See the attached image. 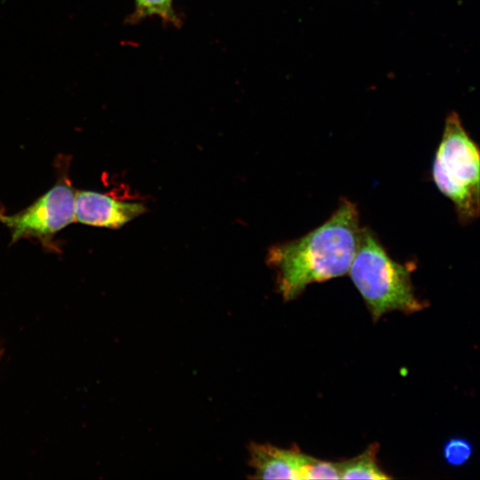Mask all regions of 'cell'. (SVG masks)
<instances>
[{"instance_id":"cell-9","label":"cell","mask_w":480,"mask_h":480,"mask_svg":"<svg viewBox=\"0 0 480 480\" xmlns=\"http://www.w3.org/2000/svg\"><path fill=\"white\" fill-rule=\"evenodd\" d=\"M340 462H330L311 458L306 467L303 479H340Z\"/></svg>"},{"instance_id":"cell-3","label":"cell","mask_w":480,"mask_h":480,"mask_svg":"<svg viewBox=\"0 0 480 480\" xmlns=\"http://www.w3.org/2000/svg\"><path fill=\"white\" fill-rule=\"evenodd\" d=\"M431 175L437 189L453 204L460 225L480 217V146L454 111L445 119Z\"/></svg>"},{"instance_id":"cell-4","label":"cell","mask_w":480,"mask_h":480,"mask_svg":"<svg viewBox=\"0 0 480 480\" xmlns=\"http://www.w3.org/2000/svg\"><path fill=\"white\" fill-rule=\"evenodd\" d=\"M12 231V239L49 236L76 220V193L65 182L52 188L27 210L12 215H0Z\"/></svg>"},{"instance_id":"cell-10","label":"cell","mask_w":480,"mask_h":480,"mask_svg":"<svg viewBox=\"0 0 480 480\" xmlns=\"http://www.w3.org/2000/svg\"><path fill=\"white\" fill-rule=\"evenodd\" d=\"M139 16L157 15L164 20H172V0H135Z\"/></svg>"},{"instance_id":"cell-1","label":"cell","mask_w":480,"mask_h":480,"mask_svg":"<svg viewBox=\"0 0 480 480\" xmlns=\"http://www.w3.org/2000/svg\"><path fill=\"white\" fill-rule=\"evenodd\" d=\"M360 231L357 208L344 199L321 226L300 238L273 245L267 260L276 272L284 299L292 300L312 283L348 272Z\"/></svg>"},{"instance_id":"cell-5","label":"cell","mask_w":480,"mask_h":480,"mask_svg":"<svg viewBox=\"0 0 480 480\" xmlns=\"http://www.w3.org/2000/svg\"><path fill=\"white\" fill-rule=\"evenodd\" d=\"M146 210L143 204L117 200L94 191L76 193V220L91 226L118 228Z\"/></svg>"},{"instance_id":"cell-6","label":"cell","mask_w":480,"mask_h":480,"mask_svg":"<svg viewBox=\"0 0 480 480\" xmlns=\"http://www.w3.org/2000/svg\"><path fill=\"white\" fill-rule=\"evenodd\" d=\"M252 478L301 480L311 458L298 450L252 444L249 448Z\"/></svg>"},{"instance_id":"cell-8","label":"cell","mask_w":480,"mask_h":480,"mask_svg":"<svg viewBox=\"0 0 480 480\" xmlns=\"http://www.w3.org/2000/svg\"><path fill=\"white\" fill-rule=\"evenodd\" d=\"M473 451V444L468 438L454 436L444 443L443 457L449 466L460 467L469 460Z\"/></svg>"},{"instance_id":"cell-7","label":"cell","mask_w":480,"mask_h":480,"mask_svg":"<svg viewBox=\"0 0 480 480\" xmlns=\"http://www.w3.org/2000/svg\"><path fill=\"white\" fill-rule=\"evenodd\" d=\"M376 454L377 445L372 444L359 456L340 462V479H389L379 467Z\"/></svg>"},{"instance_id":"cell-2","label":"cell","mask_w":480,"mask_h":480,"mask_svg":"<svg viewBox=\"0 0 480 480\" xmlns=\"http://www.w3.org/2000/svg\"><path fill=\"white\" fill-rule=\"evenodd\" d=\"M348 271L374 319L393 310L412 314L427 307L414 292L410 268L393 260L368 228H361Z\"/></svg>"}]
</instances>
